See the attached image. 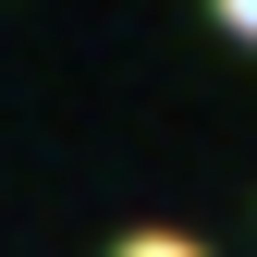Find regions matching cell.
<instances>
[{"label": "cell", "mask_w": 257, "mask_h": 257, "mask_svg": "<svg viewBox=\"0 0 257 257\" xmlns=\"http://www.w3.org/2000/svg\"><path fill=\"white\" fill-rule=\"evenodd\" d=\"M110 257H208V245H196V233H122Z\"/></svg>", "instance_id": "cell-1"}, {"label": "cell", "mask_w": 257, "mask_h": 257, "mask_svg": "<svg viewBox=\"0 0 257 257\" xmlns=\"http://www.w3.org/2000/svg\"><path fill=\"white\" fill-rule=\"evenodd\" d=\"M208 13H220V25H233V37H245V49H257V0H208Z\"/></svg>", "instance_id": "cell-2"}]
</instances>
